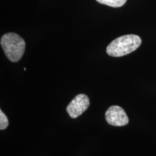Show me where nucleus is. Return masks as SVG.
Wrapping results in <instances>:
<instances>
[{
	"label": "nucleus",
	"mask_w": 156,
	"mask_h": 156,
	"mask_svg": "<svg viewBox=\"0 0 156 156\" xmlns=\"http://www.w3.org/2000/svg\"><path fill=\"white\" fill-rule=\"evenodd\" d=\"M142 40L136 35H125L112 41L106 48V52L113 57L127 55L139 48Z\"/></svg>",
	"instance_id": "obj_1"
},
{
	"label": "nucleus",
	"mask_w": 156,
	"mask_h": 156,
	"mask_svg": "<svg viewBox=\"0 0 156 156\" xmlns=\"http://www.w3.org/2000/svg\"><path fill=\"white\" fill-rule=\"evenodd\" d=\"M0 43L9 61L17 62L20 60L25 49L24 39L14 33H9L3 35Z\"/></svg>",
	"instance_id": "obj_2"
},
{
	"label": "nucleus",
	"mask_w": 156,
	"mask_h": 156,
	"mask_svg": "<svg viewBox=\"0 0 156 156\" xmlns=\"http://www.w3.org/2000/svg\"><path fill=\"white\" fill-rule=\"evenodd\" d=\"M90 106L89 98L85 94H79L74 98L67 107L69 116L75 119L84 113Z\"/></svg>",
	"instance_id": "obj_3"
},
{
	"label": "nucleus",
	"mask_w": 156,
	"mask_h": 156,
	"mask_svg": "<svg viewBox=\"0 0 156 156\" xmlns=\"http://www.w3.org/2000/svg\"><path fill=\"white\" fill-rule=\"evenodd\" d=\"M106 120L110 125L115 126H125L129 123V118L122 107L112 106L107 109Z\"/></svg>",
	"instance_id": "obj_4"
},
{
	"label": "nucleus",
	"mask_w": 156,
	"mask_h": 156,
	"mask_svg": "<svg viewBox=\"0 0 156 156\" xmlns=\"http://www.w3.org/2000/svg\"><path fill=\"white\" fill-rule=\"evenodd\" d=\"M98 2L112 7H120L126 3V0H96Z\"/></svg>",
	"instance_id": "obj_5"
},
{
	"label": "nucleus",
	"mask_w": 156,
	"mask_h": 156,
	"mask_svg": "<svg viewBox=\"0 0 156 156\" xmlns=\"http://www.w3.org/2000/svg\"><path fill=\"white\" fill-rule=\"evenodd\" d=\"M9 125V121L6 115L2 110H0V129L4 130Z\"/></svg>",
	"instance_id": "obj_6"
}]
</instances>
